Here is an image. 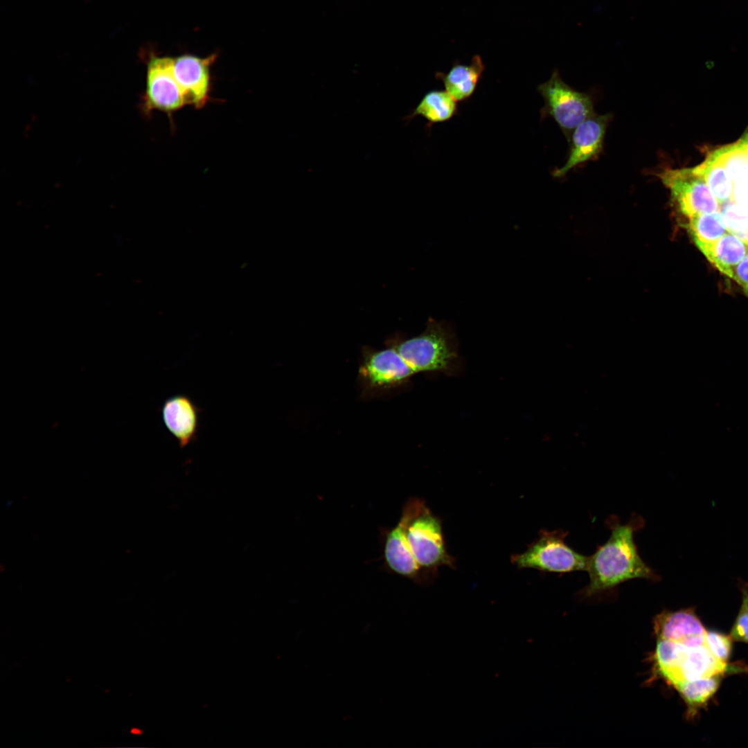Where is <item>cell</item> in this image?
Listing matches in <instances>:
<instances>
[{
	"instance_id": "7",
	"label": "cell",
	"mask_w": 748,
	"mask_h": 748,
	"mask_svg": "<svg viewBox=\"0 0 748 748\" xmlns=\"http://www.w3.org/2000/svg\"><path fill=\"white\" fill-rule=\"evenodd\" d=\"M187 105L186 98L172 71V57L153 56L148 63L146 84L142 98V111L149 116L154 111L173 114Z\"/></svg>"
},
{
	"instance_id": "17",
	"label": "cell",
	"mask_w": 748,
	"mask_h": 748,
	"mask_svg": "<svg viewBox=\"0 0 748 748\" xmlns=\"http://www.w3.org/2000/svg\"><path fill=\"white\" fill-rule=\"evenodd\" d=\"M695 170L704 177L709 188L722 205L732 200L733 183L723 163L711 152Z\"/></svg>"
},
{
	"instance_id": "23",
	"label": "cell",
	"mask_w": 748,
	"mask_h": 748,
	"mask_svg": "<svg viewBox=\"0 0 748 748\" xmlns=\"http://www.w3.org/2000/svg\"><path fill=\"white\" fill-rule=\"evenodd\" d=\"M732 200L748 209V176L733 182Z\"/></svg>"
},
{
	"instance_id": "15",
	"label": "cell",
	"mask_w": 748,
	"mask_h": 748,
	"mask_svg": "<svg viewBox=\"0 0 748 748\" xmlns=\"http://www.w3.org/2000/svg\"><path fill=\"white\" fill-rule=\"evenodd\" d=\"M697 247L721 273L732 279L736 267L748 251V247L742 241L729 232L714 242L700 244Z\"/></svg>"
},
{
	"instance_id": "5",
	"label": "cell",
	"mask_w": 748,
	"mask_h": 748,
	"mask_svg": "<svg viewBox=\"0 0 748 748\" xmlns=\"http://www.w3.org/2000/svg\"><path fill=\"white\" fill-rule=\"evenodd\" d=\"M568 531L540 530L539 537L526 551L511 556L519 569L531 568L542 572L564 574L586 571L587 556L573 549L565 542Z\"/></svg>"
},
{
	"instance_id": "11",
	"label": "cell",
	"mask_w": 748,
	"mask_h": 748,
	"mask_svg": "<svg viewBox=\"0 0 748 748\" xmlns=\"http://www.w3.org/2000/svg\"><path fill=\"white\" fill-rule=\"evenodd\" d=\"M359 373L371 386L387 387L405 382L416 372L394 346L368 354Z\"/></svg>"
},
{
	"instance_id": "8",
	"label": "cell",
	"mask_w": 748,
	"mask_h": 748,
	"mask_svg": "<svg viewBox=\"0 0 748 748\" xmlns=\"http://www.w3.org/2000/svg\"><path fill=\"white\" fill-rule=\"evenodd\" d=\"M680 212L688 219L719 209V203L695 167L669 169L659 174Z\"/></svg>"
},
{
	"instance_id": "25",
	"label": "cell",
	"mask_w": 748,
	"mask_h": 748,
	"mask_svg": "<svg viewBox=\"0 0 748 748\" xmlns=\"http://www.w3.org/2000/svg\"><path fill=\"white\" fill-rule=\"evenodd\" d=\"M740 139L746 145V146L747 148V172H748V138L745 136H742V138H740Z\"/></svg>"
},
{
	"instance_id": "20",
	"label": "cell",
	"mask_w": 748,
	"mask_h": 748,
	"mask_svg": "<svg viewBox=\"0 0 748 748\" xmlns=\"http://www.w3.org/2000/svg\"><path fill=\"white\" fill-rule=\"evenodd\" d=\"M720 213L727 231L748 247V209L731 200L721 205Z\"/></svg>"
},
{
	"instance_id": "21",
	"label": "cell",
	"mask_w": 748,
	"mask_h": 748,
	"mask_svg": "<svg viewBox=\"0 0 748 748\" xmlns=\"http://www.w3.org/2000/svg\"><path fill=\"white\" fill-rule=\"evenodd\" d=\"M738 587L742 594V603L730 636L733 641L748 643V582L739 578Z\"/></svg>"
},
{
	"instance_id": "2",
	"label": "cell",
	"mask_w": 748,
	"mask_h": 748,
	"mask_svg": "<svg viewBox=\"0 0 748 748\" xmlns=\"http://www.w3.org/2000/svg\"><path fill=\"white\" fill-rule=\"evenodd\" d=\"M605 524L611 531L610 536L588 556L586 571L589 582L581 594L593 596L632 579L659 581L660 576L643 561L634 542L635 533L644 527V519L633 514L627 523L622 524L617 516L610 515Z\"/></svg>"
},
{
	"instance_id": "18",
	"label": "cell",
	"mask_w": 748,
	"mask_h": 748,
	"mask_svg": "<svg viewBox=\"0 0 748 748\" xmlns=\"http://www.w3.org/2000/svg\"><path fill=\"white\" fill-rule=\"evenodd\" d=\"M717 675L680 685L676 691L686 702L688 715H693L697 709L704 706L719 688L721 677Z\"/></svg>"
},
{
	"instance_id": "22",
	"label": "cell",
	"mask_w": 748,
	"mask_h": 748,
	"mask_svg": "<svg viewBox=\"0 0 748 748\" xmlns=\"http://www.w3.org/2000/svg\"><path fill=\"white\" fill-rule=\"evenodd\" d=\"M705 645L720 661L727 662L729 659L732 650L731 636L716 631H707Z\"/></svg>"
},
{
	"instance_id": "16",
	"label": "cell",
	"mask_w": 748,
	"mask_h": 748,
	"mask_svg": "<svg viewBox=\"0 0 748 748\" xmlns=\"http://www.w3.org/2000/svg\"><path fill=\"white\" fill-rule=\"evenodd\" d=\"M458 113L457 102L443 90H431L426 93L406 121L422 116L428 122L429 128L435 123L450 120Z\"/></svg>"
},
{
	"instance_id": "26",
	"label": "cell",
	"mask_w": 748,
	"mask_h": 748,
	"mask_svg": "<svg viewBox=\"0 0 748 748\" xmlns=\"http://www.w3.org/2000/svg\"><path fill=\"white\" fill-rule=\"evenodd\" d=\"M139 731H139V729H133L132 730V733H136V734L139 733H140Z\"/></svg>"
},
{
	"instance_id": "1",
	"label": "cell",
	"mask_w": 748,
	"mask_h": 748,
	"mask_svg": "<svg viewBox=\"0 0 748 748\" xmlns=\"http://www.w3.org/2000/svg\"><path fill=\"white\" fill-rule=\"evenodd\" d=\"M383 558L389 571L418 584L431 582L441 566L454 568L447 551L441 520L421 499L403 506L397 524L384 532Z\"/></svg>"
},
{
	"instance_id": "6",
	"label": "cell",
	"mask_w": 748,
	"mask_h": 748,
	"mask_svg": "<svg viewBox=\"0 0 748 748\" xmlns=\"http://www.w3.org/2000/svg\"><path fill=\"white\" fill-rule=\"evenodd\" d=\"M537 91L544 101L542 118L552 117L568 139L579 124L594 114L591 98L567 84L557 71L537 87Z\"/></svg>"
},
{
	"instance_id": "9",
	"label": "cell",
	"mask_w": 748,
	"mask_h": 748,
	"mask_svg": "<svg viewBox=\"0 0 748 748\" xmlns=\"http://www.w3.org/2000/svg\"><path fill=\"white\" fill-rule=\"evenodd\" d=\"M216 57V53L204 57L191 54L172 57V71L187 105L200 109L211 100V69Z\"/></svg>"
},
{
	"instance_id": "24",
	"label": "cell",
	"mask_w": 748,
	"mask_h": 748,
	"mask_svg": "<svg viewBox=\"0 0 748 748\" xmlns=\"http://www.w3.org/2000/svg\"><path fill=\"white\" fill-rule=\"evenodd\" d=\"M733 280L742 287L748 297V251L745 258L736 267Z\"/></svg>"
},
{
	"instance_id": "13",
	"label": "cell",
	"mask_w": 748,
	"mask_h": 748,
	"mask_svg": "<svg viewBox=\"0 0 748 748\" xmlns=\"http://www.w3.org/2000/svg\"><path fill=\"white\" fill-rule=\"evenodd\" d=\"M706 630L693 607L664 610L654 618V633L684 640L692 645L705 644Z\"/></svg>"
},
{
	"instance_id": "19",
	"label": "cell",
	"mask_w": 748,
	"mask_h": 748,
	"mask_svg": "<svg viewBox=\"0 0 748 748\" xmlns=\"http://www.w3.org/2000/svg\"><path fill=\"white\" fill-rule=\"evenodd\" d=\"M687 226L696 245L714 242L728 232L722 214L718 211L690 218Z\"/></svg>"
},
{
	"instance_id": "14",
	"label": "cell",
	"mask_w": 748,
	"mask_h": 748,
	"mask_svg": "<svg viewBox=\"0 0 748 748\" xmlns=\"http://www.w3.org/2000/svg\"><path fill=\"white\" fill-rule=\"evenodd\" d=\"M484 70L481 57L476 55L470 64L456 62L447 73L436 72L435 76L443 82L445 91L456 102H464L474 93Z\"/></svg>"
},
{
	"instance_id": "10",
	"label": "cell",
	"mask_w": 748,
	"mask_h": 748,
	"mask_svg": "<svg viewBox=\"0 0 748 748\" xmlns=\"http://www.w3.org/2000/svg\"><path fill=\"white\" fill-rule=\"evenodd\" d=\"M610 114H594L579 124L571 133V148L566 163L554 170V177H562L567 172L597 156L602 150L603 142ZM571 136V135H570Z\"/></svg>"
},
{
	"instance_id": "3",
	"label": "cell",
	"mask_w": 748,
	"mask_h": 748,
	"mask_svg": "<svg viewBox=\"0 0 748 748\" xmlns=\"http://www.w3.org/2000/svg\"><path fill=\"white\" fill-rule=\"evenodd\" d=\"M654 636L653 669L656 675L675 690L688 682L738 670L718 659L705 644L691 646L677 639Z\"/></svg>"
},
{
	"instance_id": "4",
	"label": "cell",
	"mask_w": 748,
	"mask_h": 748,
	"mask_svg": "<svg viewBox=\"0 0 748 748\" xmlns=\"http://www.w3.org/2000/svg\"><path fill=\"white\" fill-rule=\"evenodd\" d=\"M453 334L443 322L429 318L420 335L399 342L395 347L416 372L454 371L457 353Z\"/></svg>"
},
{
	"instance_id": "12",
	"label": "cell",
	"mask_w": 748,
	"mask_h": 748,
	"mask_svg": "<svg viewBox=\"0 0 748 748\" xmlns=\"http://www.w3.org/2000/svg\"><path fill=\"white\" fill-rule=\"evenodd\" d=\"M200 409L186 395L177 394L165 400L163 422L179 447L184 448L197 437Z\"/></svg>"
}]
</instances>
